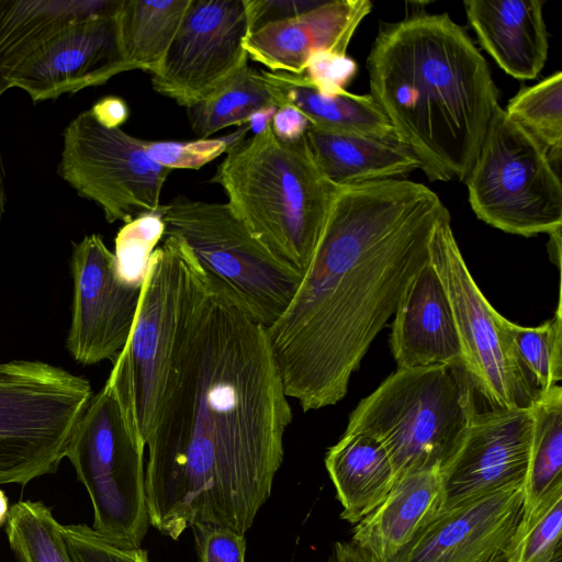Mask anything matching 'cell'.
<instances>
[{"instance_id": "obj_9", "label": "cell", "mask_w": 562, "mask_h": 562, "mask_svg": "<svg viewBox=\"0 0 562 562\" xmlns=\"http://www.w3.org/2000/svg\"><path fill=\"white\" fill-rule=\"evenodd\" d=\"M476 217L531 237L562 228V186L548 149L498 105L465 179Z\"/></svg>"}, {"instance_id": "obj_6", "label": "cell", "mask_w": 562, "mask_h": 562, "mask_svg": "<svg viewBox=\"0 0 562 562\" xmlns=\"http://www.w3.org/2000/svg\"><path fill=\"white\" fill-rule=\"evenodd\" d=\"M464 368H397L349 416L345 432H361L385 449L396 480L442 467L477 411Z\"/></svg>"}, {"instance_id": "obj_40", "label": "cell", "mask_w": 562, "mask_h": 562, "mask_svg": "<svg viewBox=\"0 0 562 562\" xmlns=\"http://www.w3.org/2000/svg\"><path fill=\"white\" fill-rule=\"evenodd\" d=\"M94 119L108 128H117L128 119V106L119 97L108 95L90 109Z\"/></svg>"}, {"instance_id": "obj_43", "label": "cell", "mask_w": 562, "mask_h": 562, "mask_svg": "<svg viewBox=\"0 0 562 562\" xmlns=\"http://www.w3.org/2000/svg\"><path fill=\"white\" fill-rule=\"evenodd\" d=\"M10 507L9 501L2 490H0V527L7 524Z\"/></svg>"}, {"instance_id": "obj_12", "label": "cell", "mask_w": 562, "mask_h": 562, "mask_svg": "<svg viewBox=\"0 0 562 562\" xmlns=\"http://www.w3.org/2000/svg\"><path fill=\"white\" fill-rule=\"evenodd\" d=\"M429 261L447 293L464 370L491 408H530L539 398L505 344L497 311L485 299L462 257L451 217L436 229Z\"/></svg>"}, {"instance_id": "obj_13", "label": "cell", "mask_w": 562, "mask_h": 562, "mask_svg": "<svg viewBox=\"0 0 562 562\" xmlns=\"http://www.w3.org/2000/svg\"><path fill=\"white\" fill-rule=\"evenodd\" d=\"M248 33L245 0H191L153 89L184 108L205 100L248 64Z\"/></svg>"}, {"instance_id": "obj_38", "label": "cell", "mask_w": 562, "mask_h": 562, "mask_svg": "<svg viewBox=\"0 0 562 562\" xmlns=\"http://www.w3.org/2000/svg\"><path fill=\"white\" fill-rule=\"evenodd\" d=\"M322 2L323 1L245 0L249 33L266 24L288 20L307 12L318 7Z\"/></svg>"}, {"instance_id": "obj_15", "label": "cell", "mask_w": 562, "mask_h": 562, "mask_svg": "<svg viewBox=\"0 0 562 562\" xmlns=\"http://www.w3.org/2000/svg\"><path fill=\"white\" fill-rule=\"evenodd\" d=\"M532 430L531 407L476 411L460 446L441 467V510L524 482Z\"/></svg>"}, {"instance_id": "obj_2", "label": "cell", "mask_w": 562, "mask_h": 562, "mask_svg": "<svg viewBox=\"0 0 562 562\" xmlns=\"http://www.w3.org/2000/svg\"><path fill=\"white\" fill-rule=\"evenodd\" d=\"M450 212L428 187L395 178L339 187L312 260L266 328L285 395L304 412L348 391L373 339L429 262Z\"/></svg>"}, {"instance_id": "obj_19", "label": "cell", "mask_w": 562, "mask_h": 562, "mask_svg": "<svg viewBox=\"0 0 562 562\" xmlns=\"http://www.w3.org/2000/svg\"><path fill=\"white\" fill-rule=\"evenodd\" d=\"M394 315L390 348L397 368H464L451 306L430 261L409 283Z\"/></svg>"}, {"instance_id": "obj_31", "label": "cell", "mask_w": 562, "mask_h": 562, "mask_svg": "<svg viewBox=\"0 0 562 562\" xmlns=\"http://www.w3.org/2000/svg\"><path fill=\"white\" fill-rule=\"evenodd\" d=\"M5 533L18 562H72L61 525L43 502L20 501L13 504Z\"/></svg>"}, {"instance_id": "obj_7", "label": "cell", "mask_w": 562, "mask_h": 562, "mask_svg": "<svg viewBox=\"0 0 562 562\" xmlns=\"http://www.w3.org/2000/svg\"><path fill=\"white\" fill-rule=\"evenodd\" d=\"M90 382L38 360L0 363V484L55 473L87 408Z\"/></svg>"}, {"instance_id": "obj_32", "label": "cell", "mask_w": 562, "mask_h": 562, "mask_svg": "<svg viewBox=\"0 0 562 562\" xmlns=\"http://www.w3.org/2000/svg\"><path fill=\"white\" fill-rule=\"evenodd\" d=\"M507 115L535 136L547 149L558 166L562 148V72L526 87L512 98Z\"/></svg>"}, {"instance_id": "obj_8", "label": "cell", "mask_w": 562, "mask_h": 562, "mask_svg": "<svg viewBox=\"0 0 562 562\" xmlns=\"http://www.w3.org/2000/svg\"><path fill=\"white\" fill-rule=\"evenodd\" d=\"M165 236L184 239L207 276L266 328L289 305L302 273L272 254L228 203L177 196L157 211Z\"/></svg>"}, {"instance_id": "obj_11", "label": "cell", "mask_w": 562, "mask_h": 562, "mask_svg": "<svg viewBox=\"0 0 562 562\" xmlns=\"http://www.w3.org/2000/svg\"><path fill=\"white\" fill-rule=\"evenodd\" d=\"M58 173L98 204L109 223L155 213L171 172L149 158L145 140L101 125L90 110L66 126Z\"/></svg>"}, {"instance_id": "obj_20", "label": "cell", "mask_w": 562, "mask_h": 562, "mask_svg": "<svg viewBox=\"0 0 562 562\" xmlns=\"http://www.w3.org/2000/svg\"><path fill=\"white\" fill-rule=\"evenodd\" d=\"M541 0H468V23L483 49L518 80L538 77L546 65L549 33Z\"/></svg>"}, {"instance_id": "obj_42", "label": "cell", "mask_w": 562, "mask_h": 562, "mask_svg": "<svg viewBox=\"0 0 562 562\" xmlns=\"http://www.w3.org/2000/svg\"><path fill=\"white\" fill-rule=\"evenodd\" d=\"M5 206V189H4V170L0 151V223L4 213Z\"/></svg>"}, {"instance_id": "obj_27", "label": "cell", "mask_w": 562, "mask_h": 562, "mask_svg": "<svg viewBox=\"0 0 562 562\" xmlns=\"http://www.w3.org/2000/svg\"><path fill=\"white\" fill-rule=\"evenodd\" d=\"M279 108L263 72L247 64L212 95L187 108V113L193 134L209 138L224 127L249 122L260 111Z\"/></svg>"}, {"instance_id": "obj_34", "label": "cell", "mask_w": 562, "mask_h": 562, "mask_svg": "<svg viewBox=\"0 0 562 562\" xmlns=\"http://www.w3.org/2000/svg\"><path fill=\"white\" fill-rule=\"evenodd\" d=\"M72 562H150L140 547L113 543L85 524L61 525Z\"/></svg>"}, {"instance_id": "obj_36", "label": "cell", "mask_w": 562, "mask_h": 562, "mask_svg": "<svg viewBox=\"0 0 562 562\" xmlns=\"http://www.w3.org/2000/svg\"><path fill=\"white\" fill-rule=\"evenodd\" d=\"M356 70V63L347 55L324 50L310 58L303 76L322 93L336 94L345 91Z\"/></svg>"}, {"instance_id": "obj_26", "label": "cell", "mask_w": 562, "mask_h": 562, "mask_svg": "<svg viewBox=\"0 0 562 562\" xmlns=\"http://www.w3.org/2000/svg\"><path fill=\"white\" fill-rule=\"evenodd\" d=\"M190 2L121 1L115 19L123 72H157Z\"/></svg>"}, {"instance_id": "obj_3", "label": "cell", "mask_w": 562, "mask_h": 562, "mask_svg": "<svg viewBox=\"0 0 562 562\" xmlns=\"http://www.w3.org/2000/svg\"><path fill=\"white\" fill-rule=\"evenodd\" d=\"M370 95L430 181L464 182L499 91L465 30L447 13L383 24L367 58Z\"/></svg>"}, {"instance_id": "obj_25", "label": "cell", "mask_w": 562, "mask_h": 562, "mask_svg": "<svg viewBox=\"0 0 562 562\" xmlns=\"http://www.w3.org/2000/svg\"><path fill=\"white\" fill-rule=\"evenodd\" d=\"M278 100L301 111L311 125L346 133L385 136L393 133L386 116L370 94L342 91L325 94L303 75L262 71Z\"/></svg>"}, {"instance_id": "obj_30", "label": "cell", "mask_w": 562, "mask_h": 562, "mask_svg": "<svg viewBox=\"0 0 562 562\" xmlns=\"http://www.w3.org/2000/svg\"><path fill=\"white\" fill-rule=\"evenodd\" d=\"M562 480L522 514L506 548L505 562H561Z\"/></svg>"}, {"instance_id": "obj_5", "label": "cell", "mask_w": 562, "mask_h": 562, "mask_svg": "<svg viewBox=\"0 0 562 562\" xmlns=\"http://www.w3.org/2000/svg\"><path fill=\"white\" fill-rule=\"evenodd\" d=\"M212 293L211 278L184 239L164 237L150 256L130 337L104 384L145 447L180 349Z\"/></svg>"}, {"instance_id": "obj_39", "label": "cell", "mask_w": 562, "mask_h": 562, "mask_svg": "<svg viewBox=\"0 0 562 562\" xmlns=\"http://www.w3.org/2000/svg\"><path fill=\"white\" fill-rule=\"evenodd\" d=\"M273 134L283 142H295L302 138L311 123L297 109L283 105L274 112L271 122Z\"/></svg>"}, {"instance_id": "obj_16", "label": "cell", "mask_w": 562, "mask_h": 562, "mask_svg": "<svg viewBox=\"0 0 562 562\" xmlns=\"http://www.w3.org/2000/svg\"><path fill=\"white\" fill-rule=\"evenodd\" d=\"M524 482L441 510L392 562H505Z\"/></svg>"}, {"instance_id": "obj_28", "label": "cell", "mask_w": 562, "mask_h": 562, "mask_svg": "<svg viewBox=\"0 0 562 562\" xmlns=\"http://www.w3.org/2000/svg\"><path fill=\"white\" fill-rule=\"evenodd\" d=\"M562 312L559 297L554 316L537 327H524L497 313L499 333L538 397L562 379Z\"/></svg>"}, {"instance_id": "obj_4", "label": "cell", "mask_w": 562, "mask_h": 562, "mask_svg": "<svg viewBox=\"0 0 562 562\" xmlns=\"http://www.w3.org/2000/svg\"><path fill=\"white\" fill-rule=\"evenodd\" d=\"M211 182L272 254L306 270L339 187L319 169L305 135L283 142L269 123L231 144Z\"/></svg>"}, {"instance_id": "obj_35", "label": "cell", "mask_w": 562, "mask_h": 562, "mask_svg": "<svg viewBox=\"0 0 562 562\" xmlns=\"http://www.w3.org/2000/svg\"><path fill=\"white\" fill-rule=\"evenodd\" d=\"M236 139V136L222 138H198L190 142L145 140V150L150 159L160 166L172 169H200L214 160Z\"/></svg>"}, {"instance_id": "obj_33", "label": "cell", "mask_w": 562, "mask_h": 562, "mask_svg": "<svg viewBox=\"0 0 562 562\" xmlns=\"http://www.w3.org/2000/svg\"><path fill=\"white\" fill-rule=\"evenodd\" d=\"M164 236L165 223L158 212L125 223L114 240L116 277L125 284L142 288L150 256Z\"/></svg>"}, {"instance_id": "obj_22", "label": "cell", "mask_w": 562, "mask_h": 562, "mask_svg": "<svg viewBox=\"0 0 562 562\" xmlns=\"http://www.w3.org/2000/svg\"><path fill=\"white\" fill-rule=\"evenodd\" d=\"M122 0H0V99L21 67L67 26L114 15Z\"/></svg>"}, {"instance_id": "obj_41", "label": "cell", "mask_w": 562, "mask_h": 562, "mask_svg": "<svg viewBox=\"0 0 562 562\" xmlns=\"http://www.w3.org/2000/svg\"><path fill=\"white\" fill-rule=\"evenodd\" d=\"M561 231L562 228L548 234L550 236L549 252L552 261H554L558 267H560L561 260Z\"/></svg>"}, {"instance_id": "obj_10", "label": "cell", "mask_w": 562, "mask_h": 562, "mask_svg": "<svg viewBox=\"0 0 562 562\" xmlns=\"http://www.w3.org/2000/svg\"><path fill=\"white\" fill-rule=\"evenodd\" d=\"M144 451L115 396L103 385L90 398L65 457L91 499L92 529L116 544L140 547L150 525Z\"/></svg>"}, {"instance_id": "obj_18", "label": "cell", "mask_w": 562, "mask_h": 562, "mask_svg": "<svg viewBox=\"0 0 562 562\" xmlns=\"http://www.w3.org/2000/svg\"><path fill=\"white\" fill-rule=\"evenodd\" d=\"M371 9L369 0L323 1L307 12L250 32L243 46L248 58L273 72L303 75L315 53L346 55L356 30Z\"/></svg>"}, {"instance_id": "obj_21", "label": "cell", "mask_w": 562, "mask_h": 562, "mask_svg": "<svg viewBox=\"0 0 562 562\" xmlns=\"http://www.w3.org/2000/svg\"><path fill=\"white\" fill-rule=\"evenodd\" d=\"M441 468L432 467L397 479L386 498L355 525L352 540L379 562H392L439 514Z\"/></svg>"}, {"instance_id": "obj_17", "label": "cell", "mask_w": 562, "mask_h": 562, "mask_svg": "<svg viewBox=\"0 0 562 562\" xmlns=\"http://www.w3.org/2000/svg\"><path fill=\"white\" fill-rule=\"evenodd\" d=\"M115 14L60 31L21 67L13 88L38 102L103 85L123 72Z\"/></svg>"}, {"instance_id": "obj_1", "label": "cell", "mask_w": 562, "mask_h": 562, "mask_svg": "<svg viewBox=\"0 0 562 562\" xmlns=\"http://www.w3.org/2000/svg\"><path fill=\"white\" fill-rule=\"evenodd\" d=\"M188 334L146 440L149 524L252 527L283 461L292 411L266 327L216 282Z\"/></svg>"}, {"instance_id": "obj_14", "label": "cell", "mask_w": 562, "mask_h": 562, "mask_svg": "<svg viewBox=\"0 0 562 562\" xmlns=\"http://www.w3.org/2000/svg\"><path fill=\"white\" fill-rule=\"evenodd\" d=\"M70 268L74 297L67 348L85 366L114 361L130 337L142 288L116 277L114 255L99 234L74 244Z\"/></svg>"}, {"instance_id": "obj_37", "label": "cell", "mask_w": 562, "mask_h": 562, "mask_svg": "<svg viewBox=\"0 0 562 562\" xmlns=\"http://www.w3.org/2000/svg\"><path fill=\"white\" fill-rule=\"evenodd\" d=\"M199 562H245V536L210 525L192 527Z\"/></svg>"}, {"instance_id": "obj_24", "label": "cell", "mask_w": 562, "mask_h": 562, "mask_svg": "<svg viewBox=\"0 0 562 562\" xmlns=\"http://www.w3.org/2000/svg\"><path fill=\"white\" fill-rule=\"evenodd\" d=\"M325 467L342 508L340 518L352 525L372 513L396 481L384 447L361 432H344L327 450Z\"/></svg>"}, {"instance_id": "obj_23", "label": "cell", "mask_w": 562, "mask_h": 562, "mask_svg": "<svg viewBox=\"0 0 562 562\" xmlns=\"http://www.w3.org/2000/svg\"><path fill=\"white\" fill-rule=\"evenodd\" d=\"M305 136L319 169L337 187L395 179L420 168L394 132L372 136L310 125Z\"/></svg>"}, {"instance_id": "obj_29", "label": "cell", "mask_w": 562, "mask_h": 562, "mask_svg": "<svg viewBox=\"0 0 562 562\" xmlns=\"http://www.w3.org/2000/svg\"><path fill=\"white\" fill-rule=\"evenodd\" d=\"M533 430L524 479V506L536 503L562 480V387L558 384L531 406Z\"/></svg>"}]
</instances>
